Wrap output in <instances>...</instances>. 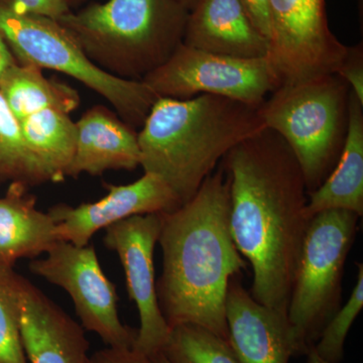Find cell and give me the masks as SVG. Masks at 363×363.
Here are the masks:
<instances>
[{
  "label": "cell",
  "instance_id": "30",
  "mask_svg": "<svg viewBox=\"0 0 363 363\" xmlns=\"http://www.w3.org/2000/svg\"><path fill=\"white\" fill-rule=\"evenodd\" d=\"M308 363H330L326 362V360L322 359L321 357H318L316 353L314 352L312 350L308 352Z\"/></svg>",
  "mask_w": 363,
  "mask_h": 363
},
{
  "label": "cell",
  "instance_id": "4",
  "mask_svg": "<svg viewBox=\"0 0 363 363\" xmlns=\"http://www.w3.org/2000/svg\"><path fill=\"white\" fill-rule=\"evenodd\" d=\"M189 11L178 0H108L58 21L102 70L143 80L183 43Z\"/></svg>",
  "mask_w": 363,
  "mask_h": 363
},
{
  "label": "cell",
  "instance_id": "8",
  "mask_svg": "<svg viewBox=\"0 0 363 363\" xmlns=\"http://www.w3.org/2000/svg\"><path fill=\"white\" fill-rule=\"evenodd\" d=\"M142 81L159 98L189 99L202 94L217 95L255 108L281 85L267 57L233 58L183 43Z\"/></svg>",
  "mask_w": 363,
  "mask_h": 363
},
{
  "label": "cell",
  "instance_id": "23",
  "mask_svg": "<svg viewBox=\"0 0 363 363\" xmlns=\"http://www.w3.org/2000/svg\"><path fill=\"white\" fill-rule=\"evenodd\" d=\"M357 267V284L350 298L343 307L339 308L333 315L322 332L319 340L312 348L318 357L330 363H340L342 360L346 336L355 318L362 310L363 266L362 264H359Z\"/></svg>",
  "mask_w": 363,
  "mask_h": 363
},
{
  "label": "cell",
  "instance_id": "31",
  "mask_svg": "<svg viewBox=\"0 0 363 363\" xmlns=\"http://www.w3.org/2000/svg\"><path fill=\"white\" fill-rule=\"evenodd\" d=\"M150 359L152 363H169L162 352L157 353L155 357H150Z\"/></svg>",
  "mask_w": 363,
  "mask_h": 363
},
{
  "label": "cell",
  "instance_id": "2",
  "mask_svg": "<svg viewBox=\"0 0 363 363\" xmlns=\"http://www.w3.org/2000/svg\"><path fill=\"white\" fill-rule=\"evenodd\" d=\"M157 243L162 253L157 301L169 328L197 325L229 342L227 290L247 262L231 234L229 181L223 168L208 176L188 202L162 213Z\"/></svg>",
  "mask_w": 363,
  "mask_h": 363
},
{
  "label": "cell",
  "instance_id": "27",
  "mask_svg": "<svg viewBox=\"0 0 363 363\" xmlns=\"http://www.w3.org/2000/svg\"><path fill=\"white\" fill-rule=\"evenodd\" d=\"M91 363H152L149 357L133 348L106 347L91 357Z\"/></svg>",
  "mask_w": 363,
  "mask_h": 363
},
{
  "label": "cell",
  "instance_id": "7",
  "mask_svg": "<svg viewBox=\"0 0 363 363\" xmlns=\"http://www.w3.org/2000/svg\"><path fill=\"white\" fill-rule=\"evenodd\" d=\"M359 219L336 209L310 219L286 311L295 357L308 354L340 308L344 267Z\"/></svg>",
  "mask_w": 363,
  "mask_h": 363
},
{
  "label": "cell",
  "instance_id": "12",
  "mask_svg": "<svg viewBox=\"0 0 363 363\" xmlns=\"http://www.w3.org/2000/svg\"><path fill=\"white\" fill-rule=\"evenodd\" d=\"M0 284L18 312L28 363H91L83 327L30 279L0 267Z\"/></svg>",
  "mask_w": 363,
  "mask_h": 363
},
{
  "label": "cell",
  "instance_id": "29",
  "mask_svg": "<svg viewBox=\"0 0 363 363\" xmlns=\"http://www.w3.org/2000/svg\"><path fill=\"white\" fill-rule=\"evenodd\" d=\"M16 63H18V61H16L13 52H11L6 40L0 33V80L4 77L6 72Z\"/></svg>",
  "mask_w": 363,
  "mask_h": 363
},
{
  "label": "cell",
  "instance_id": "28",
  "mask_svg": "<svg viewBox=\"0 0 363 363\" xmlns=\"http://www.w3.org/2000/svg\"><path fill=\"white\" fill-rule=\"evenodd\" d=\"M245 9L253 26L269 40V0H238Z\"/></svg>",
  "mask_w": 363,
  "mask_h": 363
},
{
  "label": "cell",
  "instance_id": "3",
  "mask_svg": "<svg viewBox=\"0 0 363 363\" xmlns=\"http://www.w3.org/2000/svg\"><path fill=\"white\" fill-rule=\"evenodd\" d=\"M264 128L257 108L230 98L160 97L138 133L140 167L166 182L183 205L227 152Z\"/></svg>",
  "mask_w": 363,
  "mask_h": 363
},
{
  "label": "cell",
  "instance_id": "34",
  "mask_svg": "<svg viewBox=\"0 0 363 363\" xmlns=\"http://www.w3.org/2000/svg\"><path fill=\"white\" fill-rule=\"evenodd\" d=\"M358 1H359V0H358ZM360 1H362V0H360Z\"/></svg>",
  "mask_w": 363,
  "mask_h": 363
},
{
  "label": "cell",
  "instance_id": "17",
  "mask_svg": "<svg viewBox=\"0 0 363 363\" xmlns=\"http://www.w3.org/2000/svg\"><path fill=\"white\" fill-rule=\"evenodd\" d=\"M60 241L56 222L38 209L37 198L28 187L11 183L0 198V267H13L21 259H35Z\"/></svg>",
  "mask_w": 363,
  "mask_h": 363
},
{
  "label": "cell",
  "instance_id": "10",
  "mask_svg": "<svg viewBox=\"0 0 363 363\" xmlns=\"http://www.w3.org/2000/svg\"><path fill=\"white\" fill-rule=\"evenodd\" d=\"M45 255L30 262V272L69 294L81 326L97 334L107 347L133 348L138 330L119 319L116 286L105 276L94 247L60 241Z\"/></svg>",
  "mask_w": 363,
  "mask_h": 363
},
{
  "label": "cell",
  "instance_id": "32",
  "mask_svg": "<svg viewBox=\"0 0 363 363\" xmlns=\"http://www.w3.org/2000/svg\"><path fill=\"white\" fill-rule=\"evenodd\" d=\"M179 2L185 7L187 11H190L191 9H192L193 6H194L195 2L197 1V0H178Z\"/></svg>",
  "mask_w": 363,
  "mask_h": 363
},
{
  "label": "cell",
  "instance_id": "21",
  "mask_svg": "<svg viewBox=\"0 0 363 363\" xmlns=\"http://www.w3.org/2000/svg\"><path fill=\"white\" fill-rule=\"evenodd\" d=\"M26 187L58 183L54 174L26 145L21 124L0 93V183Z\"/></svg>",
  "mask_w": 363,
  "mask_h": 363
},
{
  "label": "cell",
  "instance_id": "11",
  "mask_svg": "<svg viewBox=\"0 0 363 363\" xmlns=\"http://www.w3.org/2000/svg\"><path fill=\"white\" fill-rule=\"evenodd\" d=\"M162 228V213L135 215L105 229V247L118 255L128 293L140 315L133 350L149 358L162 352L169 328L160 308L154 252Z\"/></svg>",
  "mask_w": 363,
  "mask_h": 363
},
{
  "label": "cell",
  "instance_id": "24",
  "mask_svg": "<svg viewBox=\"0 0 363 363\" xmlns=\"http://www.w3.org/2000/svg\"><path fill=\"white\" fill-rule=\"evenodd\" d=\"M0 363H28L18 312L9 294L0 284Z\"/></svg>",
  "mask_w": 363,
  "mask_h": 363
},
{
  "label": "cell",
  "instance_id": "13",
  "mask_svg": "<svg viewBox=\"0 0 363 363\" xmlns=\"http://www.w3.org/2000/svg\"><path fill=\"white\" fill-rule=\"evenodd\" d=\"M107 194L77 207L58 204L48 211L58 227L60 240L86 247L97 231L135 215L166 213L181 206L174 191L159 176L145 173L128 185L105 184Z\"/></svg>",
  "mask_w": 363,
  "mask_h": 363
},
{
  "label": "cell",
  "instance_id": "5",
  "mask_svg": "<svg viewBox=\"0 0 363 363\" xmlns=\"http://www.w3.org/2000/svg\"><path fill=\"white\" fill-rule=\"evenodd\" d=\"M350 87L336 73L283 84L257 111L296 157L308 195L323 184L342 152L350 123Z\"/></svg>",
  "mask_w": 363,
  "mask_h": 363
},
{
  "label": "cell",
  "instance_id": "33",
  "mask_svg": "<svg viewBox=\"0 0 363 363\" xmlns=\"http://www.w3.org/2000/svg\"><path fill=\"white\" fill-rule=\"evenodd\" d=\"M86 0H67V2H68L69 6H70V9L74 6H80V4H82L83 2H85Z\"/></svg>",
  "mask_w": 363,
  "mask_h": 363
},
{
  "label": "cell",
  "instance_id": "14",
  "mask_svg": "<svg viewBox=\"0 0 363 363\" xmlns=\"http://www.w3.org/2000/svg\"><path fill=\"white\" fill-rule=\"evenodd\" d=\"M225 316L229 344L238 363H289L295 357L288 316L257 302L240 274L229 283Z\"/></svg>",
  "mask_w": 363,
  "mask_h": 363
},
{
  "label": "cell",
  "instance_id": "6",
  "mask_svg": "<svg viewBox=\"0 0 363 363\" xmlns=\"http://www.w3.org/2000/svg\"><path fill=\"white\" fill-rule=\"evenodd\" d=\"M0 33L16 61L59 72L94 91L118 116L140 128L157 97L142 80L116 77L95 65L58 21L21 13L0 0Z\"/></svg>",
  "mask_w": 363,
  "mask_h": 363
},
{
  "label": "cell",
  "instance_id": "25",
  "mask_svg": "<svg viewBox=\"0 0 363 363\" xmlns=\"http://www.w3.org/2000/svg\"><path fill=\"white\" fill-rule=\"evenodd\" d=\"M336 74L350 85L351 91L363 102L362 43L347 47V51Z\"/></svg>",
  "mask_w": 363,
  "mask_h": 363
},
{
  "label": "cell",
  "instance_id": "18",
  "mask_svg": "<svg viewBox=\"0 0 363 363\" xmlns=\"http://www.w3.org/2000/svg\"><path fill=\"white\" fill-rule=\"evenodd\" d=\"M347 210L363 215V102L350 89V123L340 157L326 180L308 195L306 214Z\"/></svg>",
  "mask_w": 363,
  "mask_h": 363
},
{
  "label": "cell",
  "instance_id": "26",
  "mask_svg": "<svg viewBox=\"0 0 363 363\" xmlns=\"http://www.w3.org/2000/svg\"><path fill=\"white\" fill-rule=\"evenodd\" d=\"M11 2L14 9L21 13L57 21L72 11L67 0H11Z\"/></svg>",
  "mask_w": 363,
  "mask_h": 363
},
{
  "label": "cell",
  "instance_id": "19",
  "mask_svg": "<svg viewBox=\"0 0 363 363\" xmlns=\"http://www.w3.org/2000/svg\"><path fill=\"white\" fill-rule=\"evenodd\" d=\"M0 93L18 121L48 108L69 114L80 105L77 90L45 77L39 67L18 62L0 80Z\"/></svg>",
  "mask_w": 363,
  "mask_h": 363
},
{
  "label": "cell",
  "instance_id": "16",
  "mask_svg": "<svg viewBox=\"0 0 363 363\" xmlns=\"http://www.w3.org/2000/svg\"><path fill=\"white\" fill-rule=\"evenodd\" d=\"M183 44L233 58H264L269 54V40L238 0H197L189 11Z\"/></svg>",
  "mask_w": 363,
  "mask_h": 363
},
{
  "label": "cell",
  "instance_id": "1",
  "mask_svg": "<svg viewBox=\"0 0 363 363\" xmlns=\"http://www.w3.org/2000/svg\"><path fill=\"white\" fill-rule=\"evenodd\" d=\"M230 229L252 266L250 294L286 315L309 225L304 175L285 140L264 128L227 152Z\"/></svg>",
  "mask_w": 363,
  "mask_h": 363
},
{
  "label": "cell",
  "instance_id": "9",
  "mask_svg": "<svg viewBox=\"0 0 363 363\" xmlns=\"http://www.w3.org/2000/svg\"><path fill=\"white\" fill-rule=\"evenodd\" d=\"M267 58L281 85L337 72L347 51L332 33L326 0H269Z\"/></svg>",
  "mask_w": 363,
  "mask_h": 363
},
{
  "label": "cell",
  "instance_id": "22",
  "mask_svg": "<svg viewBox=\"0 0 363 363\" xmlns=\"http://www.w3.org/2000/svg\"><path fill=\"white\" fill-rule=\"evenodd\" d=\"M162 353L169 363H238L229 342L192 324L171 328Z\"/></svg>",
  "mask_w": 363,
  "mask_h": 363
},
{
  "label": "cell",
  "instance_id": "15",
  "mask_svg": "<svg viewBox=\"0 0 363 363\" xmlns=\"http://www.w3.org/2000/svg\"><path fill=\"white\" fill-rule=\"evenodd\" d=\"M76 123V149L67 177L85 173L100 176L107 171H135L140 166V150L135 128L116 111L95 105Z\"/></svg>",
  "mask_w": 363,
  "mask_h": 363
},
{
  "label": "cell",
  "instance_id": "20",
  "mask_svg": "<svg viewBox=\"0 0 363 363\" xmlns=\"http://www.w3.org/2000/svg\"><path fill=\"white\" fill-rule=\"evenodd\" d=\"M26 145L58 183L67 178L76 149V123L66 112L48 108L20 121Z\"/></svg>",
  "mask_w": 363,
  "mask_h": 363
}]
</instances>
